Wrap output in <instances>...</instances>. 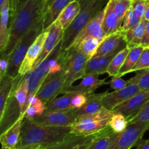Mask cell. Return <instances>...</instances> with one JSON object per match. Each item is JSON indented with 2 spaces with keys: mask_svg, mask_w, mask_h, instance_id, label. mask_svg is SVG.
<instances>
[{
  "mask_svg": "<svg viewBox=\"0 0 149 149\" xmlns=\"http://www.w3.org/2000/svg\"><path fill=\"white\" fill-rule=\"evenodd\" d=\"M1 149H11V148H6V147H4V146H1Z\"/></svg>",
  "mask_w": 149,
  "mask_h": 149,
  "instance_id": "f907efd6",
  "label": "cell"
},
{
  "mask_svg": "<svg viewBox=\"0 0 149 149\" xmlns=\"http://www.w3.org/2000/svg\"><path fill=\"white\" fill-rule=\"evenodd\" d=\"M105 12H106V7L103 9L100 13H97L89 22L88 24L77 35V37L75 38L71 46H77L79 42L87 37H95L101 41L106 37L103 29V18H104Z\"/></svg>",
  "mask_w": 149,
  "mask_h": 149,
  "instance_id": "5bb4252c",
  "label": "cell"
},
{
  "mask_svg": "<svg viewBox=\"0 0 149 149\" xmlns=\"http://www.w3.org/2000/svg\"><path fill=\"white\" fill-rule=\"evenodd\" d=\"M113 112V111H112ZM129 125L128 119L121 112H113L109 122V127L116 133L125 131Z\"/></svg>",
  "mask_w": 149,
  "mask_h": 149,
  "instance_id": "836d02e7",
  "label": "cell"
},
{
  "mask_svg": "<svg viewBox=\"0 0 149 149\" xmlns=\"http://www.w3.org/2000/svg\"><path fill=\"white\" fill-rule=\"evenodd\" d=\"M125 41V34L122 30L106 37L99 45L98 48L93 57L107 55L116 50L122 42Z\"/></svg>",
  "mask_w": 149,
  "mask_h": 149,
  "instance_id": "44dd1931",
  "label": "cell"
},
{
  "mask_svg": "<svg viewBox=\"0 0 149 149\" xmlns=\"http://www.w3.org/2000/svg\"><path fill=\"white\" fill-rule=\"evenodd\" d=\"M0 10L1 21H0V52H2L8 43L10 37V0H7Z\"/></svg>",
  "mask_w": 149,
  "mask_h": 149,
  "instance_id": "cb8c5ba5",
  "label": "cell"
},
{
  "mask_svg": "<svg viewBox=\"0 0 149 149\" xmlns=\"http://www.w3.org/2000/svg\"><path fill=\"white\" fill-rule=\"evenodd\" d=\"M149 1H132L131 8L134 11V13L138 16V17L143 18L145 15L146 10L147 6H148Z\"/></svg>",
  "mask_w": 149,
  "mask_h": 149,
  "instance_id": "60d3db41",
  "label": "cell"
},
{
  "mask_svg": "<svg viewBox=\"0 0 149 149\" xmlns=\"http://www.w3.org/2000/svg\"><path fill=\"white\" fill-rule=\"evenodd\" d=\"M149 1V0H132V1Z\"/></svg>",
  "mask_w": 149,
  "mask_h": 149,
  "instance_id": "681fc988",
  "label": "cell"
},
{
  "mask_svg": "<svg viewBox=\"0 0 149 149\" xmlns=\"http://www.w3.org/2000/svg\"><path fill=\"white\" fill-rule=\"evenodd\" d=\"M43 20L38 22L29 32L21 38L14 50L10 55V65L7 70V75L16 77L18 75L20 67L24 60L27 51L37 37L44 31Z\"/></svg>",
  "mask_w": 149,
  "mask_h": 149,
  "instance_id": "52a82bcc",
  "label": "cell"
},
{
  "mask_svg": "<svg viewBox=\"0 0 149 149\" xmlns=\"http://www.w3.org/2000/svg\"><path fill=\"white\" fill-rule=\"evenodd\" d=\"M106 92L100 93H91L87 95V102L79 108H74V112L77 117L84 115L95 113L104 108L103 104V97Z\"/></svg>",
  "mask_w": 149,
  "mask_h": 149,
  "instance_id": "7402d4cb",
  "label": "cell"
},
{
  "mask_svg": "<svg viewBox=\"0 0 149 149\" xmlns=\"http://www.w3.org/2000/svg\"><path fill=\"white\" fill-rule=\"evenodd\" d=\"M149 129V123L129 124L126 129L116 133L109 149H131L136 146Z\"/></svg>",
  "mask_w": 149,
  "mask_h": 149,
  "instance_id": "ba28073f",
  "label": "cell"
},
{
  "mask_svg": "<svg viewBox=\"0 0 149 149\" xmlns=\"http://www.w3.org/2000/svg\"><path fill=\"white\" fill-rule=\"evenodd\" d=\"M51 0H46V1H50Z\"/></svg>",
  "mask_w": 149,
  "mask_h": 149,
  "instance_id": "f5cc1de1",
  "label": "cell"
},
{
  "mask_svg": "<svg viewBox=\"0 0 149 149\" xmlns=\"http://www.w3.org/2000/svg\"><path fill=\"white\" fill-rule=\"evenodd\" d=\"M149 101V89L141 91L122 105L116 107L113 112L123 114L127 119L135 116Z\"/></svg>",
  "mask_w": 149,
  "mask_h": 149,
  "instance_id": "9a60e30c",
  "label": "cell"
},
{
  "mask_svg": "<svg viewBox=\"0 0 149 149\" xmlns=\"http://www.w3.org/2000/svg\"><path fill=\"white\" fill-rule=\"evenodd\" d=\"M149 69V48H145L143 51L142 54H141V57H140L139 60H138V63L135 67L132 70V72H137L140 71V70H146Z\"/></svg>",
  "mask_w": 149,
  "mask_h": 149,
  "instance_id": "f35d334b",
  "label": "cell"
},
{
  "mask_svg": "<svg viewBox=\"0 0 149 149\" xmlns=\"http://www.w3.org/2000/svg\"><path fill=\"white\" fill-rule=\"evenodd\" d=\"M74 109L59 111H47L34 121L52 127H70L77 120Z\"/></svg>",
  "mask_w": 149,
  "mask_h": 149,
  "instance_id": "30bf717a",
  "label": "cell"
},
{
  "mask_svg": "<svg viewBox=\"0 0 149 149\" xmlns=\"http://www.w3.org/2000/svg\"><path fill=\"white\" fill-rule=\"evenodd\" d=\"M112 112L111 110L103 108L95 113L77 117L75 122L70 127L71 133L85 136L100 132L109 127Z\"/></svg>",
  "mask_w": 149,
  "mask_h": 149,
  "instance_id": "8992f818",
  "label": "cell"
},
{
  "mask_svg": "<svg viewBox=\"0 0 149 149\" xmlns=\"http://www.w3.org/2000/svg\"><path fill=\"white\" fill-rule=\"evenodd\" d=\"M65 75L63 70L48 74L42 83L36 95L44 103L50 101L63 93L65 89Z\"/></svg>",
  "mask_w": 149,
  "mask_h": 149,
  "instance_id": "9c48e42d",
  "label": "cell"
},
{
  "mask_svg": "<svg viewBox=\"0 0 149 149\" xmlns=\"http://www.w3.org/2000/svg\"><path fill=\"white\" fill-rule=\"evenodd\" d=\"M122 25V23L119 21L113 10V0H109L106 7L103 22V29L105 37L120 30Z\"/></svg>",
  "mask_w": 149,
  "mask_h": 149,
  "instance_id": "603a6c76",
  "label": "cell"
},
{
  "mask_svg": "<svg viewBox=\"0 0 149 149\" xmlns=\"http://www.w3.org/2000/svg\"><path fill=\"white\" fill-rule=\"evenodd\" d=\"M47 35V30H44L39 36L37 37L34 42L32 43L27 51L24 60L22 63L18 72V75L20 77H24L26 74L33 70L36 61L39 58L42 49H43L45 41Z\"/></svg>",
  "mask_w": 149,
  "mask_h": 149,
  "instance_id": "7c38bea8",
  "label": "cell"
},
{
  "mask_svg": "<svg viewBox=\"0 0 149 149\" xmlns=\"http://www.w3.org/2000/svg\"><path fill=\"white\" fill-rule=\"evenodd\" d=\"M116 134V132L113 131L111 127H108L100 131L88 149H109Z\"/></svg>",
  "mask_w": 149,
  "mask_h": 149,
  "instance_id": "4dcf8cb0",
  "label": "cell"
},
{
  "mask_svg": "<svg viewBox=\"0 0 149 149\" xmlns=\"http://www.w3.org/2000/svg\"><path fill=\"white\" fill-rule=\"evenodd\" d=\"M89 60L88 57L74 46H71L61 53L59 62L62 66L66 78L65 89L73 86L77 80L84 77Z\"/></svg>",
  "mask_w": 149,
  "mask_h": 149,
  "instance_id": "277c9868",
  "label": "cell"
},
{
  "mask_svg": "<svg viewBox=\"0 0 149 149\" xmlns=\"http://www.w3.org/2000/svg\"><path fill=\"white\" fill-rule=\"evenodd\" d=\"M140 91L141 89L139 86L135 83H130L123 89L113 91L110 93L106 91V93L103 97V106L109 110L113 111L116 107L122 105Z\"/></svg>",
  "mask_w": 149,
  "mask_h": 149,
  "instance_id": "8fae6325",
  "label": "cell"
},
{
  "mask_svg": "<svg viewBox=\"0 0 149 149\" xmlns=\"http://www.w3.org/2000/svg\"><path fill=\"white\" fill-rule=\"evenodd\" d=\"M100 132L85 136L76 135L71 133L62 142L47 149H88Z\"/></svg>",
  "mask_w": 149,
  "mask_h": 149,
  "instance_id": "ac0fdd59",
  "label": "cell"
},
{
  "mask_svg": "<svg viewBox=\"0 0 149 149\" xmlns=\"http://www.w3.org/2000/svg\"><path fill=\"white\" fill-rule=\"evenodd\" d=\"M130 48L127 46L119 51L116 56L113 58L112 61H111L109 67L106 71V74H109V77H113L117 76L121 67H122L123 64L125 63V59L127 56L130 52Z\"/></svg>",
  "mask_w": 149,
  "mask_h": 149,
  "instance_id": "d6a6232c",
  "label": "cell"
},
{
  "mask_svg": "<svg viewBox=\"0 0 149 149\" xmlns=\"http://www.w3.org/2000/svg\"><path fill=\"white\" fill-rule=\"evenodd\" d=\"M74 93H63L62 96H58L57 97L51 99L50 101L45 104L47 111H59L67 110L72 109V99L74 97Z\"/></svg>",
  "mask_w": 149,
  "mask_h": 149,
  "instance_id": "f1b7e54d",
  "label": "cell"
},
{
  "mask_svg": "<svg viewBox=\"0 0 149 149\" xmlns=\"http://www.w3.org/2000/svg\"><path fill=\"white\" fill-rule=\"evenodd\" d=\"M136 149H149V139H141L136 145Z\"/></svg>",
  "mask_w": 149,
  "mask_h": 149,
  "instance_id": "bcb514c9",
  "label": "cell"
},
{
  "mask_svg": "<svg viewBox=\"0 0 149 149\" xmlns=\"http://www.w3.org/2000/svg\"><path fill=\"white\" fill-rule=\"evenodd\" d=\"M71 134V127L45 125L24 118L17 149H47L62 142Z\"/></svg>",
  "mask_w": 149,
  "mask_h": 149,
  "instance_id": "6da1fadb",
  "label": "cell"
},
{
  "mask_svg": "<svg viewBox=\"0 0 149 149\" xmlns=\"http://www.w3.org/2000/svg\"><path fill=\"white\" fill-rule=\"evenodd\" d=\"M61 52L62 48L61 42L42 62L26 74L29 80L28 96L36 94L41 84L48 74L58 72L63 70L62 66L59 62V56Z\"/></svg>",
  "mask_w": 149,
  "mask_h": 149,
  "instance_id": "5b68a950",
  "label": "cell"
},
{
  "mask_svg": "<svg viewBox=\"0 0 149 149\" xmlns=\"http://www.w3.org/2000/svg\"><path fill=\"white\" fill-rule=\"evenodd\" d=\"M87 99V95L82 93H75L71 102L73 108H79L82 107L86 103Z\"/></svg>",
  "mask_w": 149,
  "mask_h": 149,
  "instance_id": "b9f144b4",
  "label": "cell"
},
{
  "mask_svg": "<svg viewBox=\"0 0 149 149\" xmlns=\"http://www.w3.org/2000/svg\"><path fill=\"white\" fill-rule=\"evenodd\" d=\"M46 0H29L10 17L8 43L1 55L10 56L21 38L36 23L44 20Z\"/></svg>",
  "mask_w": 149,
  "mask_h": 149,
  "instance_id": "7a4b0ae2",
  "label": "cell"
},
{
  "mask_svg": "<svg viewBox=\"0 0 149 149\" xmlns=\"http://www.w3.org/2000/svg\"><path fill=\"white\" fill-rule=\"evenodd\" d=\"M74 1L75 0H51L50 1H46L43 20L44 30H46L52 24L63 9Z\"/></svg>",
  "mask_w": 149,
  "mask_h": 149,
  "instance_id": "ffe728a7",
  "label": "cell"
},
{
  "mask_svg": "<svg viewBox=\"0 0 149 149\" xmlns=\"http://www.w3.org/2000/svg\"><path fill=\"white\" fill-rule=\"evenodd\" d=\"M29 0H10V17L25 5Z\"/></svg>",
  "mask_w": 149,
  "mask_h": 149,
  "instance_id": "ee69618b",
  "label": "cell"
},
{
  "mask_svg": "<svg viewBox=\"0 0 149 149\" xmlns=\"http://www.w3.org/2000/svg\"><path fill=\"white\" fill-rule=\"evenodd\" d=\"M149 45V20H148L146 24V27L145 32H144L143 37L142 39V42H141V45L144 48H147Z\"/></svg>",
  "mask_w": 149,
  "mask_h": 149,
  "instance_id": "f6af8a7d",
  "label": "cell"
},
{
  "mask_svg": "<svg viewBox=\"0 0 149 149\" xmlns=\"http://www.w3.org/2000/svg\"><path fill=\"white\" fill-rule=\"evenodd\" d=\"M128 121H129V124L149 123V101L135 116L128 119Z\"/></svg>",
  "mask_w": 149,
  "mask_h": 149,
  "instance_id": "74e56055",
  "label": "cell"
},
{
  "mask_svg": "<svg viewBox=\"0 0 149 149\" xmlns=\"http://www.w3.org/2000/svg\"><path fill=\"white\" fill-rule=\"evenodd\" d=\"M9 65H10V56L1 55V60H0V79L7 75Z\"/></svg>",
  "mask_w": 149,
  "mask_h": 149,
  "instance_id": "7bdbcfd3",
  "label": "cell"
},
{
  "mask_svg": "<svg viewBox=\"0 0 149 149\" xmlns=\"http://www.w3.org/2000/svg\"><path fill=\"white\" fill-rule=\"evenodd\" d=\"M144 48H145L143 47L142 45L130 48V50L129 53H128L127 56L125 59V63L123 64L122 67H121L117 76L122 77V76L125 75L128 73L132 72L133 68L138 63Z\"/></svg>",
  "mask_w": 149,
  "mask_h": 149,
  "instance_id": "f546056e",
  "label": "cell"
},
{
  "mask_svg": "<svg viewBox=\"0 0 149 149\" xmlns=\"http://www.w3.org/2000/svg\"><path fill=\"white\" fill-rule=\"evenodd\" d=\"M132 0H113V10L121 23L132 6Z\"/></svg>",
  "mask_w": 149,
  "mask_h": 149,
  "instance_id": "d590c367",
  "label": "cell"
},
{
  "mask_svg": "<svg viewBox=\"0 0 149 149\" xmlns=\"http://www.w3.org/2000/svg\"><path fill=\"white\" fill-rule=\"evenodd\" d=\"M24 115H20L18 119L5 131L1 134L0 142L1 146L11 149H17L21 135V129Z\"/></svg>",
  "mask_w": 149,
  "mask_h": 149,
  "instance_id": "d6986e66",
  "label": "cell"
},
{
  "mask_svg": "<svg viewBox=\"0 0 149 149\" xmlns=\"http://www.w3.org/2000/svg\"><path fill=\"white\" fill-rule=\"evenodd\" d=\"M143 18H145L146 20H149V3L148 6H147V8H146V13H145V15H144Z\"/></svg>",
  "mask_w": 149,
  "mask_h": 149,
  "instance_id": "7dc6e473",
  "label": "cell"
},
{
  "mask_svg": "<svg viewBox=\"0 0 149 149\" xmlns=\"http://www.w3.org/2000/svg\"><path fill=\"white\" fill-rule=\"evenodd\" d=\"M80 10H81V4L79 1L78 0H75L63 9V10L60 13L56 20L59 22L63 29L65 30L75 19L80 12Z\"/></svg>",
  "mask_w": 149,
  "mask_h": 149,
  "instance_id": "4316f807",
  "label": "cell"
},
{
  "mask_svg": "<svg viewBox=\"0 0 149 149\" xmlns=\"http://www.w3.org/2000/svg\"><path fill=\"white\" fill-rule=\"evenodd\" d=\"M148 20L143 18L138 24L134 26L130 30L124 32L125 34V41L127 42V46L129 48L141 45L143 37L145 32L146 27Z\"/></svg>",
  "mask_w": 149,
  "mask_h": 149,
  "instance_id": "484cf974",
  "label": "cell"
},
{
  "mask_svg": "<svg viewBox=\"0 0 149 149\" xmlns=\"http://www.w3.org/2000/svg\"><path fill=\"white\" fill-rule=\"evenodd\" d=\"M6 1H7V0H0V7H1L4 5V3L6 2Z\"/></svg>",
  "mask_w": 149,
  "mask_h": 149,
  "instance_id": "c3c4849f",
  "label": "cell"
},
{
  "mask_svg": "<svg viewBox=\"0 0 149 149\" xmlns=\"http://www.w3.org/2000/svg\"><path fill=\"white\" fill-rule=\"evenodd\" d=\"M46 110L45 103H44L36 95H30L27 98V107L24 113V118L29 121H35L43 115Z\"/></svg>",
  "mask_w": 149,
  "mask_h": 149,
  "instance_id": "d4e9b609",
  "label": "cell"
},
{
  "mask_svg": "<svg viewBox=\"0 0 149 149\" xmlns=\"http://www.w3.org/2000/svg\"><path fill=\"white\" fill-rule=\"evenodd\" d=\"M147 48H149V45H148V47H147Z\"/></svg>",
  "mask_w": 149,
  "mask_h": 149,
  "instance_id": "db71d44e",
  "label": "cell"
},
{
  "mask_svg": "<svg viewBox=\"0 0 149 149\" xmlns=\"http://www.w3.org/2000/svg\"><path fill=\"white\" fill-rule=\"evenodd\" d=\"M106 78L99 79L98 75L95 74L84 76L79 84L73 85L66 88L63 91V93L71 92L74 93H82L84 95L91 94L100 86L106 84Z\"/></svg>",
  "mask_w": 149,
  "mask_h": 149,
  "instance_id": "e0dca14e",
  "label": "cell"
},
{
  "mask_svg": "<svg viewBox=\"0 0 149 149\" xmlns=\"http://www.w3.org/2000/svg\"><path fill=\"white\" fill-rule=\"evenodd\" d=\"M47 35L45 41L43 49L35 64L33 69L39 65L41 62H42L62 40L64 29L58 21L55 20L47 29Z\"/></svg>",
  "mask_w": 149,
  "mask_h": 149,
  "instance_id": "4fadbf2b",
  "label": "cell"
},
{
  "mask_svg": "<svg viewBox=\"0 0 149 149\" xmlns=\"http://www.w3.org/2000/svg\"><path fill=\"white\" fill-rule=\"evenodd\" d=\"M142 19L143 18H141L138 17L130 7L127 14L125 15V17L124 18L123 23H122V27L120 29L123 32H127V31L130 30L134 26H136L137 24H138Z\"/></svg>",
  "mask_w": 149,
  "mask_h": 149,
  "instance_id": "8d00e7d4",
  "label": "cell"
},
{
  "mask_svg": "<svg viewBox=\"0 0 149 149\" xmlns=\"http://www.w3.org/2000/svg\"><path fill=\"white\" fill-rule=\"evenodd\" d=\"M34 149H45V148H34Z\"/></svg>",
  "mask_w": 149,
  "mask_h": 149,
  "instance_id": "816d5d0a",
  "label": "cell"
},
{
  "mask_svg": "<svg viewBox=\"0 0 149 149\" xmlns=\"http://www.w3.org/2000/svg\"><path fill=\"white\" fill-rule=\"evenodd\" d=\"M130 83H135L138 84L141 91L149 89V69L137 71L136 74L134 77L128 80Z\"/></svg>",
  "mask_w": 149,
  "mask_h": 149,
  "instance_id": "e575fe53",
  "label": "cell"
},
{
  "mask_svg": "<svg viewBox=\"0 0 149 149\" xmlns=\"http://www.w3.org/2000/svg\"><path fill=\"white\" fill-rule=\"evenodd\" d=\"M15 83V77L5 75L0 79V118L4 113L7 101L11 95Z\"/></svg>",
  "mask_w": 149,
  "mask_h": 149,
  "instance_id": "83f0119b",
  "label": "cell"
},
{
  "mask_svg": "<svg viewBox=\"0 0 149 149\" xmlns=\"http://www.w3.org/2000/svg\"><path fill=\"white\" fill-rule=\"evenodd\" d=\"M100 42L101 40L95 37H87L79 42L77 46L74 47H76L90 59L95 56Z\"/></svg>",
  "mask_w": 149,
  "mask_h": 149,
  "instance_id": "1f68e13d",
  "label": "cell"
},
{
  "mask_svg": "<svg viewBox=\"0 0 149 149\" xmlns=\"http://www.w3.org/2000/svg\"><path fill=\"white\" fill-rule=\"evenodd\" d=\"M81 10L70 26L65 29L61 41L62 51L68 49L77 35L89 22L107 5L109 0H78Z\"/></svg>",
  "mask_w": 149,
  "mask_h": 149,
  "instance_id": "3957f363",
  "label": "cell"
},
{
  "mask_svg": "<svg viewBox=\"0 0 149 149\" xmlns=\"http://www.w3.org/2000/svg\"><path fill=\"white\" fill-rule=\"evenodd\" d=\"M106 84H109L111 89H113L114 91H118L127 86L129 84V82L128 80L122 79V77L113 76V77H111V80L106 82Z\"/></svg>",
  "mask_w": 149,
  "mask_h": 149,
  "instance_id": "ab89813d",
  "label": "cell"
},
{
  "mask_svg": "<svg viewBox=\"0 0 149 149\" xmlns=\"http://www.w3.org/2000/svg\"><path fill=\"white\" fill-rule=\"evenodd\" d=\"M127 47V42L125 41L122 42L116 50L112 51L110 53L105 56H101L98 57H93L88 61L87 67L85 70V75H100L102 74L106 73L107 69L112 61L113 57L119 52Z\"/></svg>",
  "mask_w": 149,
  "mask_h": 149,
  "instance_id": "2e32d148",
  "label": "cell"
}]
</instances>
